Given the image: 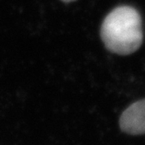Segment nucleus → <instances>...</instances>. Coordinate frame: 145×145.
<instances>
[{"instance_id":"f257e3e1","label":"nucleus","mask_w":145,"mask_h":145,"mask_svg":"<svg viewBox=\"0 0 145 145\" xmlns=\"http://www.w3.org/2000/svg\"><path fill=\"white\" fill-rule=\"evenodd\" d=\"M101 36L111 53L129 55L136 52L142 42L141 16L136 9L122 5L108 14L101 28Z\"/></svg>"},{"instance_id":"f03ea898","label":"nucleus","mask_w":145,"mask_h":145,"mask_svg":"<svg viewBox=\"0 0 145 145\" xmlns=\"http://www.w3.org/2000/svg\"><path fill=\"white\" fill-rule=\"evenodd\" d=\"M120 127L128 134H145V99L133 103L122 113Z\"/></svg>"},{"instance_id":"7ed1b4c3","label":"nucleus","mask_w":145,"mask_h":145,"mask_svg":"<svg viewBox=\"0 0 145 145\" xmlns=\"http://www.w3.org/2000/svg\"><path fill=\"white\" fill-rule=\"evenodd\" d=\"M60 1L64 2V3H71V2H74L75 0H60Z\"/></svg>"}]
</instances>
